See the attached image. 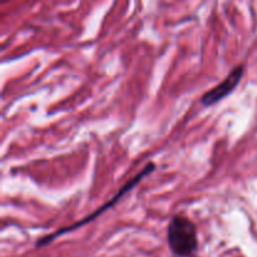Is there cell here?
Returning <instances> with one entry per match:
<instances>
[{"label": "cell", "instance_id": "1", "mask_svg": "<svg viewBox=\"0 0 257 257\" xmlns=\"http://www.w3.org/2000/svg\"><path fill=\"white\" fill-rule=\"evenodd\" d=\"M167 241L176 256L191 257L198 247L196 225L186 216H173L167 227Z\"/></svg>", "mask_w": 257, "mask_h": 257}, {"label": "cell", "instance_id": "2", "mask_svg": "<svg viewBox=\"0 0 257 257\" xmlns=\"http://www.w3.org/2000/svg\"><path fill=\"white\" fill-rule=\"evenodd\" d=\"M155 168H156L155 163H148V165L146 166L145 168H142V171H141V172H138L137 175L135 176V177L131 178V180L128 181V182L125 183V185L123 186L122 188H119V191H118V192L115 193V195L113 196V197L110 198V200L108 201V202H105L104 205L102 206V207L97 208V210L93 211V212L90 213V215H88L87 217L82 218V220L78 221V222L73 223V225H70V226H67V227L59 228V230H57V231H55V232H53V233H50V235L42 237L37 242V247H42V246H45V245H48V243L53 242V241H54L55 238L59 237V236H63V235H64V233L72 232V231L78 230V228H80V227H82V226L87 225V223H89L90 221L94 220V218L97 217V216L102 215V213H104L107 210L112 208L113 206L117 205V203L119 202V201L122 200V198L124 197V196L127 195L128 192H131V191H132L133 188H135L136 186H137L138 183H140L141 181H142L143 178L146 177V176L150 175V173H152L153 171H155Z\"/></svg>", "mask_w": 257, "mask_h": 257}, {"label": "cell", "instance_id": "3", "mask_svg": "<svg viewBox=\"0 0 257 257\" xmlns=\"http://www.w3.org/2000/svg\"><path fill=\"white\" fill-rule=\"evenodd\" d=\"M242 75L243 65H238V67L233 68L232 72H231L220 84H217L215 88H212V89L208 90V92H206L205 94H203V97L201 98L202 105H205V107H211V105L221 102V100H222L223 98L227 97V95H230L231 93L235 90V88L237 87L238 83L241 82Z\"/></svg>", "mask_w": 257, "mask_h": 257}]
</instances>
